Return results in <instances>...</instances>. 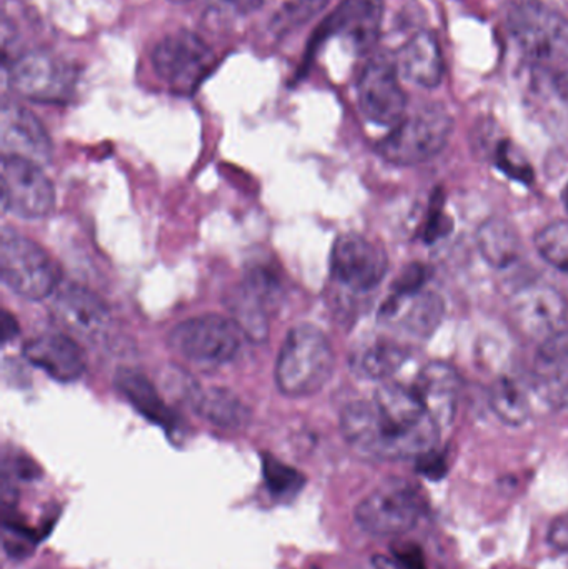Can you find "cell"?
<instances>
[{"label": "cell", "mask_w": 568, "mask_h": 569, "mask_svg": "<svg viewBox=\"0 0 568 569\" xmlns=\"http://www.w3.org/2000/svg\"><path fill=\"white\" fill-rule=\"evenodd\" d=\"M212 47L192 30L180 29L163 37L152 52V66L160 80L176 93L190 96L212 72Z\"/></svg>", "instance_id": "8992f818"}, {"label": "cell", "mask_w": 568, "mask_h": 569, "mask_svg": "<svg viewBox=\"0 0 568 569\" xmlns=\"http://www.w3.org/2000/svg\"><path fill=\"white\" fill-rule=\"evenodd\" d=\"M477 246L486 262L496 269H507L522 252L516 229L504 219H490L477 232Z\"/></svg>", "instance_id": "d4e9b609"}, {"label": "cell", "mask_w": 568, "mask_h": 569, "mask_svg": "<svg viewBox=\"0 0 568 569\" xmlns=\"http://www.w3.org/2000/svg\"><path fill=\"white\" fill-rule=\"evenodd\" d=\"M429 279V270L422 263H412L400 273L397 282L393 283V293L397 297H413L422 291L423 284Z\"/></svg>", "instance_id": "1f68e13d"}, {"label": "cell", "mask_w": 568, "mask_h": 569, "mask_svg": "<svg viewBox=\"0 0 568 569\" xmlns=\"http://www.w3.org/2000/svg\"><path fill=\"white\" fill-rule=\"evenodd\" d=\"M0 143L3 156L22 157L39 166L52 159V140L46 127L29 109L9 100L0 112Z\"/></svg>", "instance_id": "9a60e30c"}, {"label": "cell", "mask_w": 568, "mask_h": 569, "mask_svg": "<svg viewBox=\"0 0 568 569\" xmlns=\"http://www.w3.org/2000/svg\"><path fill=\"white\" fill-rule=\"evenodd\" d=\"M226 2L233 7L237 12L250 13L253 10L260 9L266 0H226Z\"/></svg>", "instance_id": "8d00e7d4"}, {"label": "cell", "mask_w": 568, "mask_h": 569, "mask_svg": "<svg viewBox=\"0 0 568 569\" xmlns=\"http://www.w3.org/2000/svg\"><path fill=\"white\" fill-rule=\"evenodd\" d=\"M549 541L554 548L568 551V517L559 518L550 528Z\"/></svg>", "instance_id": "e575fe53"}, {"label": "cell", "mask_w": 568, "mask_h": 569, "mask_svg": "<svg viewBox=\"0 0 568 569\" xmlns=\"http://www.w3.org/2000/svg\"><path fill=\"white\" fill-rule=\"evenodd\" d=\"M442 313L444 305L440 298L420 291L413 297L392 295L383 303L380 318L386 321L399 320L413 337L427 338L440 323Z\"/></svg>", "instance_id": "7402d4cb"}, {"label": "cell", "mask_w": 568, "mask_h": 569, "mask_svg": "<svg viewBox=\"0 0 568 569\" xmlns=\"http://www.w3.org/2000/svg\"><path fill=\"white\" fill-rule=\"evenodd\" d=\"M80 72L73 63L47 50H30L10 66V86L23 99L67 103L76 93Z\"/></svg>", "instance_id": "52a82bcc"}, {"label": "cell", "mask_w": 568, "mask_h": 569, "mask_svg": "<svg viewBox=\"0 0 568 569\" xmlns=\"http://www.w3.org/2000/svg\"><path fill=\"white\" fill-rule=\"evenodd\" d=\"M532 390L554 410L568 408V330L557 331L540 345L534 361Z\"/></svg>", "instance_id": "ac0fdd59"}, {"label": "cell", "mask_w": 568, "mask_h": 569, "mask_svg": "<svg viewBox=\"0 0 568 569\" xmlns=\"http://www.w3.org/2000/svg\"><path fill=\"white\" fill-rule=\"evenodd\" d=\"M23 357L53 380L72 383L86 371V355L63 333H43L23 345Z\"/></svg>", "instance_id": "d6986e66"}, {"label": "cell", "mask_w": 568, "mask_h": 569, "mask_svg": "<svg viewBox=\"0 0 568 569\" xmlns=\"http://www.w3.org/2000/svg\"><path fill=\"white\" fill-rule=\"evenodd\" d=\"M329 2L330 0H283L270 20V29L276 36H287L310 22Z\"/></svg>", "instance_id": "83f0119b"}, {"label": "cell", "mask_w": 568, "mask_h": 569, "mask_svg": "<svg viewBox=\"0 0 568 569\" xmlns=\"http://www.w3.org/2000/svg\"><path fill=\"white\" fill-rule=\"evenodd\" d=\"M19 333V325H17L16 318L9 313V311H3L2 313V338L3 341L12 340V338L17 337Z\"/></svg>", "instance_id": "d590c367"}, {"label": "cell", "mask_w": 568, "mask_h": 569, "mask_svg": "<svg viewBox=\"0 0 568 569\" xmlns=\"http://www.w3.org/2000/svg\"><path fill=\"white\" fill-rule=\"evenodd\" d=\"M397 69L407 79L427 89L439 86L446 72V62L436 36L430 32L416 33L400 50Z\"/></svg>", "instance_id": "44dd1931"}, {"label": "cell", "mask_w": 568, "mask_h": 569, "mask_svg": "<svg viewBox=\"0 0 568 569\" xmlns=\"http://www.w3.org/2000/svg\"><path fill=\"white\" fill-rule=\"evenodd\" d=\"M496 162L499 169L504 173L514 180H520L524 183H530L534 180V172L530 169L529 163L520 157L519 152H516L512 143L509 140H504L499 143V149L496 153Z\"/></svg>", "instance_id": "4dcf8cb0"}, {"label": "cell", "mask_w": 568, "mask_h": 569, "mask_svg": "<svg viewBox=\"0 0 568 569\" xmlns=\"http://www.w3.org/2000/svg\"><path fill=\"white\" fill-rule=\"evenodd\" d=\"M452 130L454 120L449 110L439 103H432L400 120L392 132L377 146V152L393 166H420L446 149Z\"/></svg>", "instance_id": "3957f363"}, {"label": "cell", "mask_w": 568, "mask_h": 569, "mask_svg": "<svg viewBox=\"0 0 568 569\" xmlns=\"http://www.w3.org/2000/svg\"><path fill=\"white\" fill-rule=\"evenodd\" d=\"M372 568H373V569H386V568H383V567H380V565H373V563H372Z\"/></svg>", "instance_id": "f35d334b"}, {"label": "cell", "mask_w": 568, "mask_h": 569, "mask_svg": "<svg viewBox=\"0 0 568 569\" xmlns=\"http://www.w3.org/2000/svg\"><path fill=\"white\" fill-rule=\"evenodd\" d=\"M262 471L267 488L277 498L293 497L306 485V477L302 473L270 455H263Z\"/></svg>", "instance_id": "f546056e"}, {"label": "cell", "mask_w": 568, "mask_h": 569, "mask_svg": "<svg viewBox=\"0 0 568 569\" xmlns=\"http://www.w3.org/2000/svg\"><path fill=\"white\" fill-rule=\"evenodd\" d=\"M407 355L409 351L402 345L389 340V338H380L359 351L353 365L363 377L383 380V378L392 377L402 368Z\"/></svg>", "instance_id": "484cf974"}, {"label": "cell", "mask_w": 568, "mask_h": 569, "mask_svg": "<svg viewBox=\"0 0 568 569\" xmlns=\"http://www.w3.org/2000/svg\"><path fill=\"white\" fill-rule=\"evenodd\" d=\"M490 407L494 413L510 427L526 423L530 417L529 391L514 377H500L490 388Z\"/></svg>", "instance_id": "4316f807"}, {"label": "cell", "mask_w": 568, "mask_h": 569, "mask_svg": "<svg viewBox=\"0 0 568 569\" xmlns=\"http://www.w3.org/2000/svg\"><path fill=\"white\" fill-rule=\"evenodd\" d=\"M564 199H566V207L568 210V186L566 187V192H564Z\"/></svg>", "instance_id": "74e56055"}, {"label": "cell", "mask_w": 568, "mask_h": 569, "mask_svg": "<svg viewBox=\"0 0 568 569\" xmlns=\"http://www.w3.org/2000/svg\"><path fill=\"white\" fill-rule=\"evenodd\" d=\"M427 503L416 485L400 478L386 481L357 505L356 523L372 537H402L419 525Z\"/></svg>", "instance_id": "277c9868"}, {"label": "cell", "mask_w": 568, "mask_h": 569, "mask_svg": "<svg viewBox=\"0 0 568 569\" xmlns=\"http://www.w3.org/2000/svg\"><path fill=\"white\" fill-rule=\"evenodd\" d=\"M170 2L182 3V2H187V0H170Z\"/></svg>", "instance_id": "ab89813d"}, {"label": "cell", "mask_w": 568, "mask_h": 569, "mask_svg": "<svg viewBox=\"0 0 568 569\" xmlns=\"http://www.w3.org/2000/svg\"><path fill=\"white\" fill-rule=\"evenodd\" d=\"M412 388L440 428L452 423L459 405L460 377L450 365L442 361L426 365Z\"/></svg>", "instance_id": "ffe728a7"}, {"label": "cell", "mask_w": 568, "mask_h": 569, "mask_svg": "<svg viewBox=\"0 0 568 569\" xmlns=\"http://www.w3.org/2000/svg\"><path fill=\"white\" fill-rule=\"evenodd\" d=\"M2 282L26 300H42L57 290L60 269L56 260L33 240L3 229L0 240Z\"/></svg>", "instance_id": "5b68a950"}, {"label": "cell", "mask_w": 568, "mask_h": 569, "mask_svg": "<svg viewBox=\"0 0 568 569\" xmlns=\"http://www.w3.org/2000/svg\"><path fill=\"white\" fill-rule=\"evenodd\" d=\"M186 397L199 417L226 430H240L250 421V410L230 391L222 388H187Z\"/></svg>", "instance_id": "cb8c5ba5"}, {"label": "cell", "mask_w": 568, "mask_h": 569, "mask_svg": "<svg viewBox=\"0 0 568 569\" xmlns=\"http://www.w3.org/2000/svg\"><path fill=\"white\" fill-rule=\"evenodd\" d=\"M116 387L147 420L166 428L167 431L177 430L179 420L176 413L162 400L149 378L130 368H120L116 375Z\"/></svg>", "instance_id": "603a6c76"}, {"label": "cell", "mask_w": 568, "mask_h": 569, "mask_svg": "<svg viewBox=\"0 0 568 569\" xmlns=\"http://www.w3.org/2000/svg\"><path fill=\"white\" fill-rule=\"evenodd\" d=\"M242 330L219 315H202L177 325L169 335L173 351L202 367H219L236 357Z\"/></svg>", "instance_id": "ba28073f"}, {"label": "cell", "mask_w": 568, "mask_h": 569, "mask_svg": "<svg viewBox=\"0 0 568 569\" xmlns=\"http://www.w3.org/2000/svg\"><path fill=\"white\" fill-rule=\"evenodd\" d=\"M387 560L392 569H427L422 551L416 545L392 548V555Z\"/></svg>", "instance_id": "d6a6232c"}, {"label": "cell", "mask_w": 568, "mask_h": 569, "mask_svg": "<svg viewBox=\"0 0 568 569\" xmlns=\"http://www.w3.org/2000/svg\"><path fill=\"white\" fill-rule=\"evenodd\" d=\"M537 252L554 269L568 273V223L552 222L536 236Z\"/></svg>", "instance_id": "f1b7e54d"}, {"label": "cell", "mask_w": 568, "mask_h": 569, "mask_svg": "<svg viewBox=\"0 0 568 569\" xmlns=\"http://www.w3.org/2000/svg\"><path fill=\"white\" fill-rule=\"evenodd\" d=\"M357 96L363 116L377 126L396 127L406 113L407 97L396 63L379 57L360 73Z\"/></svg>", "instance_id": "4fadbf2b"}, {"label": "cell", "mask_w": 568, "mask_h": 569, "mask_svg": "<svg viewBox=\"0 0 568 569\" xmlns=\"http://www.w3.org/2000/svg\"><path fill=\"white\" fill-rule=\"evenodd\" d=\"M333 357L330 341L319 328L299 325L287 335L276 365V381L287 397L316 395L332 377Z\"/></svg>", "instance_id": "7a4b0ae2"}, {"label": "cell", "mask_w": 568, "mask_h": 569, "mask_svg": "<svg viewBox=\"0 0 568 569\" xmlns=\"http://www.w3.org/2000/svg\"><path fill=\"white\" fill-rule=\"evenodd\" d=\"M514 39L537 63L568 59V22L560 13L537 0H527L509 13Z\"/></svg>", "instance_id": "9c48e42d"}, {"label": "cell", "mask_w": 568, "mask_h": 569, "mask_svg": "<svg viewBox=\"0 0 568 569\" xmlns=\"http://www.w3.org/2000/svg\"><path fill=\"white\" fill-rule=\"evenodd\" d=\"M380 19L379 0H342L317 30L312 46L330 36H340L349 40L357 52H367L376 46Z\"/></svg>", "instance_id": "2e32d148"}, {"label": "cell", "mask_w": 568, "mask_h": 569, "mask_svg": "<svg viewBox=\"0 0 568 569\" xmlns=\"http://www.w3.org/2000/svg\"><path fill=\"white\" fill-rule=\"evenodd\" d=\"M282 283L267 267H253L243 283L230 295L232 320L249 340L263 341L269 337V313L279 305Z\"/></svg>", "instance_id": "8fae6325"}, {"label": "cell", "mask_w": 568, "mask_h": 569, "mask_svg": "<svg viewBox=\"0 0 568 569\" xmlns=\"http://www.w3.org/2000/svg\"><path fill=\"white\" fill-rule=\"evenodd\" d=\"M0 170L3 210L29 220L43 219L52 212L56 192L39 163L3 156Z\"/></svg>", "instance_id": "30bf717a"}, {"label": "cell", "mask_w": 568, "mask_h": 569, "mask_svg": "<svg viewBox=\"0 0 568 569\" xmlns=\"http://www.w3.org/2000/svg\"><path fill=\"white\" fill-rule=\"evenodd\" d=\"M52 313L67 330L87 340L102 337L110 323L106 303L80 284L70 283L57 290Z\"/></svg>", "instance_id": "e0dca14e"}, {"label": "cell", "mask_w": 568, "mask_h": 569, "mask_svg": "<svg viewBox=\"0 0 568 569\" xmlns=\"http://www.w3.org/2000/svg\"><path fill=\"white\" fill-rule=\"evenodd\" d=\"M332 277L349 290L370 291L379 287L389 270L386 250L359 233L339 237L330 259Z\"/></svg>", "instance_id": "7c38bea8"}, {"label": "cell", "mask_w": 568, "mask_h": 569, "mask_svg": "<svg viewBox=\"0 0 568 569\" xmlns=\"http://www.w3.org/2000/svg\"><path fill=\"white\" fill-rule=\"evenodd\" d=\"M514 325L529 338L552 337L564 330L567 317L566 298L550 284H527L510 300Z\"/></svg>", "instance_id": "5bb4252c"}, {"label": "cell", "mask_w": 568, "mask_h": 569, "mask_svg": "<svg viewBox=\"0 0 568 569\" xmlns=\"http://www.w3.org/2000/svg\"><path fill=\"white\" fill-rule=\"evenodd\" d=\"M347 443L370 460H409L436 450L442 428L412 387L387 383L370 401L350 403L340 417Z\"/></svg>", "instance_id": "6da1fadb"}, {"label": "cell", "mask_w": 568, "mask_h": 569, "mask_svg": "<svg viewBox=\"0 0 568 569\" xmlns=\"http://www.w3.org/2000/svg\"><path fill=\"white\" fill-rule=\"evenodd\" d=\"M447 223H449V217L442 212V207H440V203H434L432 213H430L426 226L427 242H436V240H439L440 237L449 233Z\"/></svg>", "instance_id": "836d02e7"}]
</instances>
